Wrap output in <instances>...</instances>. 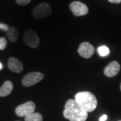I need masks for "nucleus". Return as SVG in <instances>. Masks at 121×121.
<instances>
[{
  "mask_svg": "<svg viewBox=\"0 0 121 121\" xmlns=\"http://www.w3.org/2000/svg\"><path fill=\"white\" fill-rule=\"evenodd\" d=\"M63 115L65 118L70 121H86L88 112L81 108L75 100L69 99L65 105Z\"/></svg>",
  "mask_w": 121,
  "mask_h": 121,
  "instance_id": "nucleus-1",
  "label": "nucleus"
},
{
  "mask_svg": "<svg viewBox=\"0 0 121 121\" xmlns=\"http://www.w3.org/2000/svg\"><path fill=\"white\" fill-rule=\"evenodd\" d=\"M75 101L87 112H92L98 105V101L93 93L89 91L79 92L75 95Z\"/></svg>",
  "mask_w": 121,
  "mask_h": 121,
  "instance_id": "nucleus-2",
  "label": "nucleus"
},
{
  "mask_svg": "<svg viewBox=\"0 0 121 121\" xmlns=\"http://www.w3.org/2000/svg\"><path fill=\"white\" fill-rule=\"evenodd\" d=\"M52 13V9L51 6L46 2L39 4L34 9L33 16L36 19H42L48 17Z\"/></svg>",
  "mask_w": 121,
  "mask_h": 121,
  "instance_id": "nucleus-3",
  "label": "nucleus"
},
{
  "mask_svg": "<svg viewBox=\"0 0 121 121\" xmlns=\"http://www.w3.org/2000/svg\"><path fill=\"white\" fill-rule=\"evenodd\" d=\"M44 75L38 72H33L27 74L22 80V84L26 87L31 86L43 80Z\"/></svg>",
  "mask_w": 121,
  "mask_h": 121,
  "instance_id": "nucleus-4",
  "label": "nucleus"
},
{
  "mask_svg": "<svg viewBox=\"0 0 121 121\" xmlns=\"http://www.w3.org/2000/svg\"><path fill=\"white\" fill-rule=\"evenodd\" d=\"M23 40L25 44L33 48H35L39 45V37L37 33L33 30H28L25 32Z\"/></svg>",
  "mask_w": 121,
  "mask_h": 121,
  "instance_id": "nucleus-5",
  "label": "nucleus"
},
{
  "mask_svg": "<svg viewBox=\"0 0 121 121\" xmlns=\"http://www.w3.org/2000/svg\"><path fill=\"white\" fill-rule=\"evenodd\" d=\"M35 104L32 101H29L25 103L18 106L15 109V113L19 117H26L31 113L34 112Z\"/></svg>",
  "mask_w": 121,
  "mask_h": 121,
  "instance_id": "nucleus-6",
  "label": "nucleus"
},
{
  "mask_svg": "<svg viewBox=\"0 0 121 121\" xmlns=\"http://www.w3.org/2000/svg\"><path fill=\"white\" fill-rule=\"evenodd\" d=\"M69 9L75 16H82L86 15L89 9L86 4L80 1H73L69 4Z\"/></svg>",
  "mask_w": 121,
  "mask_h": 121,
  "instance_id": "nucleus-7",
  "label": "nucleus"
},
{
  "mask_svg": "<svg viewBox=\"0 0 121 121\" xmlns=\"http://www.w3.org/2000/svg\"><path fill=\"white\" fill-rule=\"evenodd\" d=\"M95 49L93 45L88 42H83L80 45L78 49V54L85 58H89L93 56Z\"/></svg>",
  "mask_w": 121,
  "mask_h": 121,
  "instance_id": "nucleus-8",
  "label": "nucleus"
},
{
  "mask_svg": "<svg viewBox=\"0 0 121 121\" xmlns=\"http://www.w3.org/2000/svg\"><path fill=\"white\" fill-rule=\"evenodd\" d=\"M120 70V65L117 61H112L106 66L104 71V75L109 78L117 75Z\"/></svg>",
  "mask_w": 121,
  "mask_h": 121,
  "instance_id": "nucleus-9",
  "label": "nucleus"
},
{
  "mask_svg": "<svg viewBox=\"0 0 121 121\" xmlns=\"http://www.w3.org/2000/svg\"><path fill=\"white\" fill-rule=\"evenodd\" d=\"M8 66L11 71L20 73L23 70V65L20 60L15 57H10L8 61Z\"/></svg>",
  "mask_w": 121,
  "mask_h": 121,
  "instance_id": "nucleus-10",
  "label": "nucleus"
},
{
  "mask_svg": "<svg viewBox=\"0 0 121 121\" xmlns=\"http://www.w3.org/2000/svg\"><path fill=\"white\" fill-rule=\"evenodd\" d=\"M13 84L11 81H6L0 88V96H6L11 93L13 90Z\"/></svg>",
  "mask_w": 121,
  "mask_h": 121,
  "instance_id": "nucleus-11",
  "label": "nucleus"
},
{
  "mask_svg": "<svg viewBox=\"0 0 121 121\" xmlns=\"http://www.w3.org/2000/svg\"><path fill=\"white\" fill-rule=\"evenodd\" d=\"M7 36L12 42H15L17 41L19 37V32L18 30L14 26H11L7 31Z\"/></svg>",
  "mask_w": 121,
  "mask_h": 121,
  "instance_id": "nucleus-12",
  "label": "nucleus"
},
{
  "mask_svg": "<svg viewBox=\"0 0 121 121\" xmlns=\"http://www.w3.org/2000/svg\"><path fill=\"white\" fill-rule=\"evenodd\" d=\"M25 121H43V117L40 113L33 112L25 117Z\"/></svg>",
  "mask_w": 121,
  "mask_h": 121,
  "instance_id": "nucleus-13",
  "label": "nucleus"
},
{
  "mask_svg": "<svg viewBox=\"0 0 121 121\" xmlns=\"http://www.w3.org/2000/svg\"><path fill=\"white\" fill-rule=\"evenodd\" d=\"M98 52L101 57H105L109 54V49L105 45H102L98 48Z\"/></svg>",
  "mask_w": 121,
  "mask_h": 121,
  "instance_id": "nucleus-14",
  "label": "nucleus"
},
{
  "mask_svg": "<svg viewBox=\"0 0 121 121\" xmlns=\"http://www.w3.org/2000/svg\"><path fill=\"white\" fill-rule=\"evenodd\" d=\"M7 42L4 37L0 38V50H4L6 48Z\"/></svg>",
  "mask_w": 121,
  "mask_h": 121,
  "instance_id": "nucleus-15",
  "label": "nucleus"
},
{
  "mask_svg": "<svg viewBox=\"0 0 121 121\" xmlns=\"http://www.w3.org/2000/svg\"><path fill=\"white\" fill-rule=\"evenodd\" d=\"M17 4H20V5H26L28 4L31 2V0H16Z\"/></svg>",
  "mask_w": 121,
  "mask_h": 121,
  "instance_id": "nucleus-16",
  "label": "nucleus"
},
{
  "mask_svg": "<svg viewBox=\"0 0 121 121\" xmlns=\"http://www.w3.org/2000/svg\"><path fill=\"white\" fill-rule=\"evenodd\" d=\"M9 28H10V26H8L7 25H6V24L3 23H0V29L7 31L9 30Z\"/></svg>",
  "mask_w": 121,
  "mask_h": 121,
  "instance_id": "nucleus-17",
  "label": "nucleus"
},
{
  "mask_svg": "<svg viewBox=\"0 0 121 121\" xmlns=\"http://www.w3.org/2000/svg\"><path fill=\"white\" fill-rule=\"evenodd\" d=\"M107 118H108V117H107V115L104 114V115H103V116H102L100 118L99 121H105L107 119Z\"/></svg>",
  "mask_w": 121,
  "mask_h": 121,
  "instance_id": "nucleus-18",
  "label": "nucleus"
},
{
  "mask_svg": "<svg viewBox=\"0 0 121 121\" xmlns=\"http://www.w3.org/2000/svg\"><path fill=\"white\" fill-rule=\"evenodd\" d=\"M109 2L113 4H120L121 3V0H108Z\"/></svg>",
  "mask_w": 121,
  "mask_h": 121,
  "instance_id": "nucleus-19",
  "label": "nucleus"
},
{
  "mask_svg": "<svg viewBox=\"0 0 121 121\" xmlns=\"http://www.w3.org/2000/svg\"><path fill=\"white\" fill-rule=\"evenodd\" d=\"M2 69V65L1 64V63L0 62V70H1Z\"/></svg>",
  "mask_w": 121,
  "mask_h": 121,
  "instance_id": "nucleus-20",
  "label": "nucleus"
},
{
  "mask_svg": "<svg viewBox=\"0 0 121 121\" xmlns=\"http://www.w3.org/2000/svg\"><path fill=\"white\" fill-rule=\"evenodd\" d=\"M120 89H121V86H120Z\"/></svg>",
  "mask_w": 121,
  "mask_h": 121,
  "instance_id": "nucleus-21",
  "label": "nucleus"
},
{
  "mask_svg": "<svg viewBox=\"0 0 121 121\" xmlns=\"http://www.w3.org/2000/svg\"></svg>",
  "mask_w": 121,
  "mask_h": 121,
  "instance_id": "nucleus-22",
  "label": "nucleus"
},
{
  "mask_svg": "<svg viewBox=\"0 0 121 121\" xmlns=\"http://www.w3.org/2000/svg\"></svg>",
  "mask_w": 121,
  "mask_h": 121,
  "instance_id": "nucleus-23",
  "label": "nucleus"
}]
</instances>
